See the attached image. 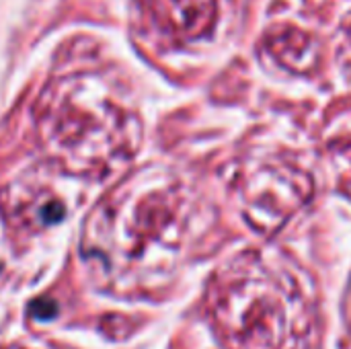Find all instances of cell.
Returning a JSON list of instances; mask_svg holds the SVG:
<instances>
[{
  "instance_id": "cell-1",
  "label": "cell",
  "mask_w": 351,
  "mask_h": 349,
  "mask_svg": "<svg viewBox=\"0 0 351 349\" xmlns=\"http://www.w3.org/2000/svg\"><path fill=\"white\" fill-rule=\"evenodd\" d=\"M193 232V202L171 173L148 169L113 189L86 218L80 253L113 292L144 294L175 274Z\"/></svg>"
},
{
  "instance_id": "cell-2",
  "label": "cell",
  "mask_w": 351,
  "mask_h": 349,
  "mask_svg": "<svg viewBox=\"0 0 351 349\" xmlns=\"http://www.w3.org/2000/svg\"><path fill=\"white\" fill-rule=\"evenodd\" d=\"M35 142L47 167L103 181L132 163L142 123L97 72H66L49 80L31 109Z\"/></svg>"
},
{
  "instance_id": "cell-3",
  "label": "cell",
  "mask_w": 351,
  "mask_h": 349,
  "mask_svg": "<svg viewBox=\"0 0 351 349\" xmlns=\"http://www.w3.org/2000/svg\"><path fill=\"white\" fill-rule=\"evenodd\" d=\"M206 315L224 349H302L317 323V296L284 255L245 251L210 280Z\"/></svg>"
},
{
  "instance_id": "cell-4",
  "label": "cell",
  "mask_w": 351,
  "mask_h": 349,
  "mask_svg": "<svg viewBox=\"0 0 351 349\" xmlns=\"http://www.w3.org/2000/svg\"><path fill=\"white\" fill-rule=\"evenodd\" d=\"M313 191L315 185L306 171L284 160L261 163L243 179V216L259 234H274L308 204Z\"/></svg>"
},
{
  "instance_id": "cell-5",
  "label": "cell",
  "mask_w": 351,
  "mask_h": 349,
  "mask_svg": "<svg viewBox=\"0 0 351 349\" xmlns=\"http://www.w3.org/2000/svg\"><path fill=\"white\" fill-rule=\"evenodd\" d=\"M0 212L12 230L31 234L62 222L66 204L47 171H27L0 191Z\"/></svg>"
},
{
  "instance_id": "cell-6",
  "label": "cell",
  "mask_w": 351,
  "mask_h": 349,
  "mask_svg": "<svg viewBox=\"0 0 351 349\" xmlns=\"http://www.w3.org/2000/svg\"><path fill=\"white\" fill-rule=\"evenodd\" d=\"M150 16L173 43H193L214 31L218 0H150Z\"/></svg>"
},
{
  "instance_id": "cell-7",
  "label": "cell",
  "mask_w": 351,
  "mask_h": 349,
  "mask_svg": "<svg viewBox=\"0 0 351 349\" xmlns=\"http://www.w3.org/2000/svg\"><path fill=\"white\" fill-rule=\"evenodd\" d=\"M261 49L269 56V62L282 70L290 74H308L319 64L321 43L315 35L294 25H280L265 33Z\"/></svg>"
},
{
  "instance_id": "cell-8",
  "label": "cell",
  "mask_w": 351,
  "mask_h": 349,
  "mask_svg": "<svg viewBox=\"0 0 351 349\" xmlns=\"http://www.w3.org/2000/svg\"><path fill=\"white\" fill-rule=\"evenodd\" d=\"M329 154L333 160V169L337 171V181L341 189L351 195V130L337 134L329 142Z\"/></svg>"
},
{
  "instance_id": "cell-9",
  "label": "cell",
  "mask_w": 351,
  "mask_h": 349,
  "mask_svg": "<svg viewBox=\"0 0 351 349\" xmlns=\"http://www.w3.org/2000/svg\"><path fill=\"white\" fill-rule=\"evenodd\" d=\"M339 62L346 68V72L351 76V14L348 21L341 27V35H339Z\"/></svg>"
},
{
  "instance_id": "cell-10",
  "label": "cell",
  "mask_w": 351,
  "mask_h": 349,
  "mask_svg": "<svg viewBox=\"0 0 351 349\" xmlns=\"http://www.w3.org/2000/svg\"><path fill=\"white\" fill-rule=\"evenodd\" d=\"M8 349H23V348H8Z\"/></svg>"
}]
</instances>
